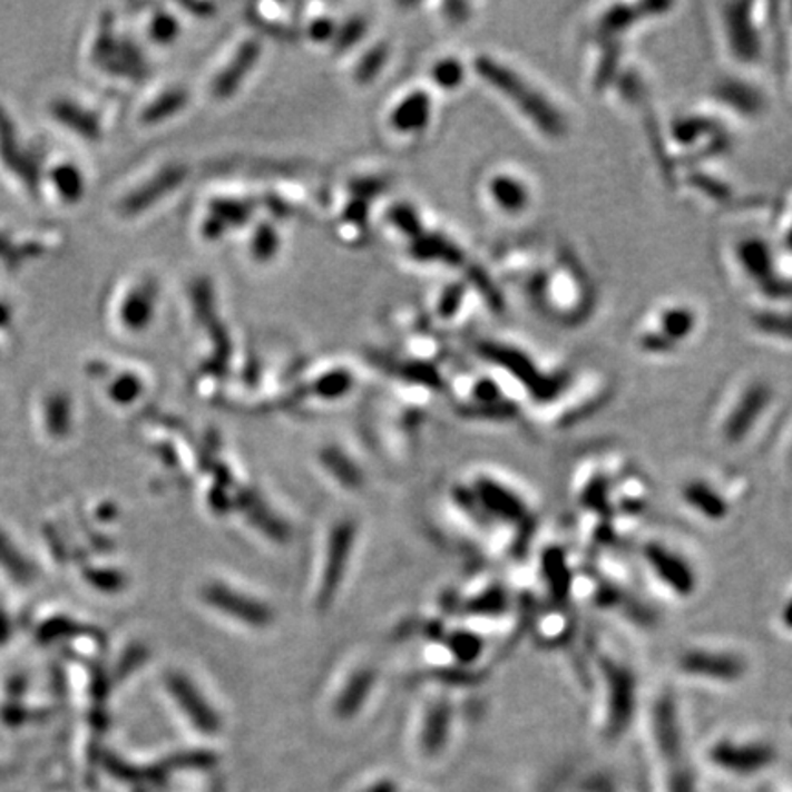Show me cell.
I'll return each mask as SVG.
<instances>
[{"label": "cell", "instance_id": "9a60e30c", "mask_svg": "<svg viewBox=\"0 0 792 792\" xmlns=\"http://www.w3.org/2000/svg\"><path fill=\"white\" fill-rule=\"evenodd\" d=\"M184 178H186V169L184 167H167L160 175H156V178L147 182L140 189H136L133 195L125 198L124 203H121V209L127 215H136V213L144 212V209L150 207V204H155L156 201L166 197L167 193L175 189L176 186H180Z\"/></svg>", "mask_w": 792, "mask_h": 792}, {"label": "cell", "instance_id": "2e32d148", "mask_svg": "<svg viewBox=\"0 0 792 792\" xmlns=\"http://www.w3.org/2000/svg\"><path fill=\"white\" fill-rule=\"evenodd\" d=\"M260 56V42H244L243 47L238 48L234 61L229 62L228 67L224 68L223 74L215 79V84H213L215 96L217 98H229L237 90L238 85L243 84L250 70L255 67Z\"/></svg>", "mask_w": 792, "mask_h": 792}, {"label": "cell", "instance_id": "8992f818", "mask_svg": "<svg viewBox=\"0 0 792 792\" xmlns=\"http://www.w3.org/2000/svg\"><path fill=\"white\" fill-rule=\"evenodd\" d=\"M476 68L487 84L510 101L516 113L539 138L547 141L567 138L570 130L569 115L549 88L487 56L477 59Z\"/></svg>", "mask_w": 792, "mask_h": 792}, {"label": "cell", "instance_id": "ffe728a7", "mask_svg": "<svg viewBox=\"0 0 792 792\" xmlns=\"http://www.w3.org/2000/svg\"><path fill=\"white\" fill-rule=\"evenodd\" d=\"M414 257L420 261H444V263L457 266L461 263L462 254L453 244L446 238L433 237V235H419L413 243Z\"/></svg>", "mask_w": 792, "mask_h": 792}, {"label": "cell", "instance_id": "3957f363", "mask_svg": "<svg viewBox=\"0 0 792 792\" xmlns=\"http://www.w3.org/2000/svg\"><path fill=\"white\" fill-rule=\"evenodd\" d=\"M647 746L658 766L663 792H700L697 772L690 757L683 703L674 684H658L644 700Z\"/></svg>", "mask_w": 792, "mask_h": 792}, {"label": "cell", "instance_id": "ba28073f", "mask_svg": "<svg viewBox=\"0 0 792 792\" xmlns=\"http://www.w3.org/2000/svg\"><path fill=\"white\" fill-rule=\"evenodd\" d=\"M703 320V312L692 301H663L644 314L635 332V345L644 356H677L697 340Z\"/></svg>", "mask_w": 792, "mask_h": 792}, {"label": "cell", "instance_id": "d4e9b609", "mask_svg": "<svg viewBox=\"0 0 792 792\" xmlns=\"http://www.w3.org/2000/svg\"><path fill=\"white\" fill-rule=\"evenodd\" d=\"M213 217H217L224 226H229V224H243L246 218H248L250 209L246 204L234 203V201H218V203L212 206Z\"/></svg>", "mask_w": 792, "mask_h": 792}, {"label": "cell", "instance_id": "277c9868", "mask_svg": "<svg viewBox=\"0 0 792 792\" xmlns=\"http://www.w3.org/2000/svg\"><path fill=\"white\" fill-rule=\"evenodd\" d=\"M637 573L653 595L672 604L686 606L700 596L704 573L694 553L666 532L644 534L637 539Z\"/></svg>", "mask_w": 792, "mask_h": 792}, {"label": "cell", "instance_id": "e0dca14e", "mask_svg": "<svg viewBox=\"0 0 792 792\" xmlns=\"http://www.w3.org/2000/svg\"><path fill=\"white\" fill-rule=\"evenodd\" d=\"M431 118V98L426 92H413L400 101L391 113V125L400 133H417L428 127Z\"/></svg>", "mask_w": 792, "mask_h": 792}, {"label": "cell", "instance_id": "83f0119b", "mask_svg": "<svg viewBox=\"0 0 792 792\" xmlns=\"http://www.w3.org/2000/svg\"><path fill=\"white\" fill-rule=\"evenodd\" d=\"M150 33L158 42H172L178 36V21L167 13H160L150 25Z\"/></svg>", "mask_w": 792, "mask_h": 792}, {"label": "cell", "instance_id": "5b68a950", "mask_svg": "<svg viewBox=\"0 0 792 792\" xmlns=\"http://www.w3.org/2000/svg\"><path fill=\"white\" fill-rule=\"evenodd\" d=\"M672 664L677 683L710 692L741 688L754 672L751 649L726 637L692 638L678 647Z\"/></svg>", "mask_w": 792, "mask_h": 792}, {"label": "cell", "instance_id": "6da1fadb", "mask_svg": "<svg viewBox=\"0 0 792 792\" xmlns=\"http://www.w3.org/2000/svg\"><path fill=\"white\" fill-rule=\"evenodd\" d=\"M778 383L762 373L735 377L710 408L708 437L726 456H749L776 439L782 426Z\"/></svg>", "mask_w": 792, "mask_h": 792}, {"label": "cell", "instance_id": "7402d4cb", "mask_svg": "<svg viewBox=\"0 0 792 792\" xmlns=\"http://www.w3.org/2000/svg\"><path fill=\"white\" fill-rule=\"evenodd\" d=\"M772 627L780 637L788 638L792 643V580L776 602L772 613Z\"/></svg>", "mask_w": 792, "mask_h": 792}, {"label": "cell", "instance_id": "4316f807", "mask_svg": "<svg viewBox=\"0 0 792 792\" xmlns=\"http://www.w3.org/2000/svg\"><path fill=\"white\" fill-rule=\"evenodd\" d=\"M389 217H391V221H393V224L394 226H397V228L402 229V232H405V234L413 235V237H419V217H417V213H414L411 207H394L393 212H391V215H389Z\"/></svg>", "mask_w": 792, "mask_h": 792}, {"label": "cell", "instance_id": "603a6c76", "mask_svg": "<svg viewBox=\"0 0 792 792\" xmlns=\"http://www.w3.org/2000/svg\"><path fill=\"white\" fill-rule=\"evenodd\" d=\"M184 105H186V94L180 92V90L167 92L164 98H160L158 101L150 105L149 109L146 110V115H144V119L149 121V124H153V121H160V119L178 113Z\"/></svg>", "mask_w": 792, "mask_h": 792}, {"label": "cell", "instance_id": "ac0fdd59", "mask_svg": "<svg viewBox=\"0 0 792 792\" xmlns=\"http://www.w3.org/2000/svg\"><path fill=\"white\" fill-rule=\"evenodd\" d=\"M752 326L766 340L792 345V309L788 306H763L752 314Z\"/></svg>", "mask_w": 792, "mask_h": 792}, {"label": "cell", "instance_id": "4fadbf2b", "mask_svg": "<svg viewBox=\"0 0 792 792\" xmlns=\"http://www.w3.org/2000/svg\"><path fill=\"white\" fill-rule=\"evenodd\" d=\"M487 193L493 207L508 217H524L534 207L532 182L521 173L499 172L487 182Z\"/></svg>", "mask_w": 792, "mask_h": 792}, {"label": "cell", "instance_id": "e575fe53", "mask_svg": "<svg viewBox=\"0 0 792 792\" xmlns=\"http://www.w3.org/2000/svg\"><path fill=\"white\" fill-rule=\"evenodd\" d=\"M788 721H789V726H791V729H792V712H791V714H789Z\"/></svg>", "mask_w": 792, "mask_h": 792}, {"label": "cell", "instance_id": "30bf717a", "mask_svg": "<svg viewBox=\"0 0 792 792\" xmlns=\"http://www.w3.org/2000/svg\"><path fill=\"white\" fill-rule=\"evenodd\" d=\"M613 385L604 374L576 373L569 385L550 404L536 411L539 424L547 431H564L589 420L606 408Z\"/></svg>", "mask_w": 792, "mask_h": 792}, {"label": "cell", "instance_id": "484cf974", "mask_svg": "<svg viewBox=\"0 0 792 792\" xmlns=\"http://www.w3.org/2000/svg\"><path fill=\"white\" fill-rule=\"evenodd\" d=\"M277 246H280V238H277L275 229L268 224L260 226V229L255 232L254 243H252L255 257L257 260H270L277 252Z\"/></svg>", "mask_w": 792, "mask_h": 792}, {"label": "cell", "instance_id": "f1b7e54d", "mask_svg": "<svg viewBox=\"0 0 792 792\" xmlns=\"http://www.w3.org/2000/svg\"><path fill=\"white\" fill-rule=\"evenodd\" d=\"M388 59V52L385 48H374L373 52L369 53L368 58L363 59L362 65L358 68V76L368 81V79L374 78L380 68L383 67V62Z\"/></svg>", "mask_w": 792, "mask_h": 792}, {"label": "cell", "instance_id": "f546056e", "mask_svg": "<svg viewBox=\"0 0 792 792\" xmlns=\"http://www.w3.org/2000/svg\"><path fill=\"white\" fill-rule=\"evenodd\" d=\"M56 178H58V186H61L62 193L68 198H76L81 193V178H79L76 169L72 172V169L61 167L56 172Z\"/></svg>", "mask_w": 792, "mask_h": 792}, {"label": "cell", "instance_id": "7a4b0ae2", "mask_svg": "<svg viewBox=\"0 0 792 792\" xmlns=\"http://www.w3.org/2000/svg\"><path fill=\"white\" fill-rule=\"evenodd\" d=\"M586 684L596 734L620 743L643 714L646 686L627 653L609 637H593L586 649Z\"/></svg>", "mask_w": 792, "mask_h": 792}, {"label": "cell", "instance_id": "d6a6232c", "mask_svg": "<svg viewBox=\"0 0 792 792\" xmlns=\"http://www.w3.org/2000/svg\"><path fill=\"white\" fill-rule=\"evenodd\" d=\"M363 33V22L362 21H352L349 22V27L343 30L342 33V39H340V42H342L343 47H349L351 42L356 41L358 37L362 36Z\"/></svg>", "mask_w": 792, "mask_h": 792}, {"label": "cell", "instance_id": "44dd1931", "mask_svg": "<svg viewBox=\"0 0 792 792\" xmlns=\"http://www.w3.org/2000/svg\"><path fill=\"white\" fill-rule=\"evenodd\" d=\"M772 446L776 451L778 468L783 476L792 479V417L783 420Z\"/></svg>", "mask_w": 792, "mask_h": 792}, {"label": "cell", "instance_id": "52a82bcc", "mask_svg": "<svg viewBox=\"0 0 792 792\" xmlns=\"http://www.w3.org/2000/svg\"><path fill=\"white\" fill-rule=\"evenodd\" d=\"M749 479L734 470H695L678 481L675 501L695 524L725 527L749 498Z\"/></svg>", "mask_w": 792, "mask_h": 792}, {"label": "cell", "instance_id": "7c38bea8", "mask_svg": "<svg viewBox=\"0 0 792 792\" xmlns=\"http://www.w3.org/2000/svg\"><path fill=\"white\" fill-rule=\"evenodd\" d=\"M726 263H731L729 266L741 283L763 286L772 281V272L778 268V254L763 235L752 232L729 241Z\"/></svg>", "mask_w": 792, "mask_h": 792}, {"label": "cell", "instance_id": "5bb4252c", "mask_svg": "<svg viewBox=\"0 0 792 792\" xmlns=\"http://www.w3.org/2000/svg\"><path fill=\"white\" fill-rule=\"evenodd\" d=\"M534 633L544 647L558 649L576 637L575 613L570 606L544 604L541 615L534 616Z\"/></svg>", "mask_w": 792, "mask_h": 792}, {"label": "cell", "instance_id": "cb8c5ba5", "mask_svg": "<svg viewBox=\"0 0 792 792\" xmlns=\"http://www.w3.org/2000/svg\"><path fill=\"white\" fill-rule=\"evenodd\" d=\"M433 79L444 90H456L465 81V67L457 59H444L433 68Z\"/></svg>", "mask_w": 792, "mask_h": 792}, {"label": "cell", "instance_id": "1f68e13d", "mask_svg": "<svg viewBox=\"0 0 792 792\" xmlns=\"http://www.w3.org/2000/svg\"><path fill=\"white\" fill-rule=\"evenodd\" d=\"M332 33H334V25H332L329 19H320V21L312 25L311 36L314 37L316 41H325Z\"/></svg>", "mask_w": 792, "mask_h": 792}, {"label": "cell", "instance_id": "836d02e7", "mask_svg": "<svg viewBox=\"0 0 792 792\" xmlns=\"http://www.w3.org/2000/svg\"><path fill=\"white\" fill-rule=\"evenodd\" d=\"M363 792H399L394 789L391 783H379V785H373V788L365 789Z\"/></svg>", "mask_w": 792, "mask_h": 792}, {"label": "cell", "instance_id": "8fae6325", "mask_svg": "<svg viewBox=\"0 0 792 792\" xmlns=\"http://www.w3.org/2000/svg\"><path fill=\"white\" fill-rule=\"evenodd\" d=\"M756 4L717 6V33L725 52L740 67H752L760 61L763 50L762 21L757 19Z\"/></svg>", "mask_w": 792, "mask_h": 792}, {"label": "cell", "instance_id": "d6986e66", "mask_svg": "<svg viewBox=\"0 0 792 792\" xmlns=\"http://www.w3.org/2000/svg\"><path fill=\"white\" fill-rule=\"evenodd\" d=\"M156 286L153 283H144L135 291L130 292L121 306V322L129 326L130 331H141L149 325L153 312H155Z\"/></svg>", "mask_w": 792, "mask_h": 792}, {"label": "cell", "instance_id": "4dcf8cb0", "mask_svg": "<svg viewBox=\"0 0 792 792\" xmlns=\"http://www.w3.org/2000/svg\"><path fill=\"white\" fill-rule=\"evenodd\" d=\"M462 297H465V289L461 285H453L444 292L442 300L439 303V312L442 316H453L457 309L461 306Z\"/></svg>", "mask_w": 792, "mask_h": 792}, {"label": "cell", "instance_id": "9c48e42d", "mask_svg": "<svg viewBox=\"0 0 792 792\" xmlns=\"http://www.w3.org/2000/svg\"><path fill=\"white\" fill-rule=\"evenodd\" d=\"M780 752L774 741L752 732H721L704 745L703 760L721 776L749 780L776 765Z\"/></svg>", "mask_w": 792, "mask_h": 792}]
</instances>
